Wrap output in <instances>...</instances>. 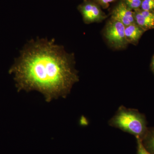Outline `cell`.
I'll return each instance as SVG.
<instances>
[{"mask_svg": "<svg viewBox=\"0 0 154 154\" xmlns=\"http://www.w3.org/2000/svg\"><path fill=\"white\" fill-rule=\"evenodd\" d=\"M74 55L54 40L31 41L10 70L18 90L38 91L48 101L66 96L79 81Z\"/></svg>", "mask_w": 154, "mask_h": 154, "instance_id": "obj_1", "label": "cell"}, {"mask_svg": "<svg viewBox=\"0 0 154 154\" xmlns=\"http://www.w3.org/2000/svg\"><path fill=\"white\" fill-rule=\"evenodd\" d=\"M110 126L134 135L142 140L148 131L146 121L143 114L137 110L120 106L109 120Z\"/></svg>", "mask_w": 154, "mask_h": 154, "instance_id": "obj_2", "label": "cell"}, {"mask_svg": "<svg viewBox=\"0 0 154 154\" xmlns=\"http://www.w3.org/2000/svg\"><path fill=\"white\" fill-rule=\"evenodd\" d=\"M124 26L121 22L110 19L105 25L103 36L110 47L116 50L125 49L128 45L125 35Z\"/></svg>", "mask_w": 154, "mask_h": 154, "instance_id": "obj_3", "label": "cell"}, {"mask_svg": "<svg viewBox=\"0 0 154 154\" xmlns=\"http://www.w3.org/2000/svg\"><path fill=\"white\" fill-rule=\"evenodd\" d=\"M78 9L86 24L101 22L107 18L102 8L94 0H84Z\"/></svg>", "mask_w": 154, "mask_h": 154, "instance_id": "obj_4", "label": "cell"}, {"mask_svg": "<svg viewBox=\"0 0 154 154\" xmlns=\"http://www.w3.org/2000/svg\"><path fill=\"white\" fill-rule=\"evenodd\" d=\"M111 18L121 22L125 26L135 23L134 11L120 0L111 11Z\"/></svg>", "mask_w": 154, "mask_h": 154, "instance_id": "obj_5", "label": "cell"}, {"mask_svg": "<svg viewBox=\"0 0 154 154\" xmlns=\"http://www.w3.org/2000/svg\"><path fill=\"white\" fill-rule=\"evenodd\" d=\"M135 23L145 31L154 29V12L143 11L141 9L135 10Z\"/></svg>", "mask_w": 154, "mask_h": 154, "instance_id": "obj_6", "label": "cell"}, {"mask_svg": "<svg viewBox=\"0 0 154 154\" xmlns=\"http://www.w3.org/2000/svg\"><path fill=\"white\" fill-rule=\"evenodd\" d=\"M145 32V31L135 23L125 26V35L128 44L137 45Z\"/></svg>", "mask_w": 154, "mask_h": 154, "instance_id": "obj_7", "label": "cell"}, {"mask_svg": "<svg viewBox=\"0 0 154 154\" xmlns=\"http://www.w3.org/2000/svg\"><path fill=\"white\" fill-rule=\"evenodd\" d=\"M145 141V147L152 154H154V128L148 129L145 136L142 140Z\"/></svg>", "mask_w": 154, "mask_h": 154, "instance_id": "obj_8", "label": "cell"}, {"mask_svg": "<svg viewBox=\"0 0 154 154\" xmlns=\"http://www.w3.org/2000/svg\"><path fill=\"white\" fill-rule=\"evenodd\" d=\"M123 1L125 5L130 9L134 11L140 8L142 2V0H123Z\"/></svg>", "mask_w": 154, "mask_h": 154, "instance_id": "obj_9", "label": "cell"}, {"mask_svg": "<svg viewBox=\"0 0 154 154\" xmlns=\"http://www.w3.org/2000/svg\"><path fill=\"white\" fill-rule=\"evenodd\" d=\"M140 9L154 12V0H142Z\"/></svg>", "mask_w": 154, "mask_h": 154, "instance_id": "obj_10", "label": "cell"}, {"mask_svg": "<svg viewBox=\"0 0 154 154\" xmlns=\"http://www.w3.org/2000/svg\"><path fill=\"white\" fill-rule=\"evenodd\" d=\"M137 154H152L145 147L142 141L140 139H137Z\"/></svg>", "mask_w": 154, "mask_h": 154, "instance_id": "obj_11", "label": "cell"}, {"mask_svg": "<svg viewBox=\"0 0 154 154\" xmlns=\"http://www.w3.org/2000/svg\"><path fill=\"white\" fill-rule=\"evenodd\" d=\"M101 8L107 9L109 8L111 3L114 2L116 0H94Z\"/></svg>", "mask_w": 154, "mask_h": 154, "instance_id": "obj_12", "label": "cell"}, {"mask_svg": "<svg viewBox=\"0 0 154 154\" xmlns=\"http://www.w3.org/2000/svg\"><path fill=\"white\" fill-rule=\"evenodd\" d=\"M150 67L152 72L154 74V54L152 58L151 63L150 64Z\"/></svg>", "mask_w": 154, "mask_h": 154, "instance_id": "obj_13", "label": "cell"}, {"mask_svg": "<svg viewBox=\"0 0 154 154\" xmlns=\"http://www.w3.org/2000/svg\"></svg>", "mask_w": 154, "mask_h": 154, "instance_id": "obj_14", "label": "cell"}]
</instances>
